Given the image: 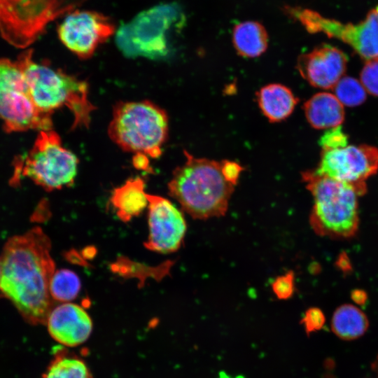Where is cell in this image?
<instances>
[{
  "mask_svg": "<svg viewBox=\"0 0 378 378\" xmlns=\"http://www.w3.org/2000/svg\"><path fill=\"white\" fill-rule=\"evenodd\" d=\"M50 250L48 235L36 227L9 238L0 256V290L31 324L46 323L53 308Z\"/></svg>",
  "mask_w": 378,
  "mask_h": 378,
  "instance_id": "6da1fadb",
  "label": "cell"
},
{
  "mask_svg": "<svg viewBox=\"0 0 378 378\" xmlns=\"http://www.w3.org/2000/svg\"><path fill=\"white\" fill-rule=\"evenodd\" d=\"M186 160L172 173L169 195L195 219L224 216L241 169L234 161L196 158L184 151Z\"/></svg>",
  "mask_w": 378,
  "mask_h": 378,
  "instance_id": "7a4b0ae2",
  "label": "cell"
},
{
  "mask_svg": "<svg viewBox=\"0 0 378 378\" xmlns=\"http://www.w3.org/2000/svg\"><path fill=\"white\" fill-rule=\"evenodd\" d=\"M16 61L24 74L29 94L41 111L52 114L65 106L74 116L73 129L90 125L95 108L89 99L85 81L53 68L48 62H35L31 49L21 52Z\"/></svg>",
  "mask_w": 378,
  "mask_h": 378,
  "instance_id": "3957f363",
  "label": "cell"
},
{
  "mask_svg": "<svg viewBox=\"0 0 378 378\" xmlns=\"http://www.w3.org/2000/svg\"><path fill=\"white\" fill-rule=\"evenodd\" d=\"M302 178L313 197L309 222L314 231L332 239L354 237L359 225L358 191L314 170L302 172Z\"/></svg>",
  "mask_w": 378,
  "mask_h": 378,
  "instance_id": "277c9868",
  "label": "cell"
},
{
  "mask_svg": "<svg viewBox=\"0 0 378 378\" xmlns=\"http://www.w3.org/2000/svg\"><path fill=\"white\" fill-rule=\"evenodd\" d=\"M168 116L148 100L117 104L108 126L111 139L136 155L158 158L168 136Z\"/></svg>",
  "mask_w": 378,
  "mask_h": 378,
  "instance_id": "5b68a950",
  "label": "cell"
},
{
  "mask_svg": "<svg viewBox=\"0 0 378 378\" xmlns=\"http://www.w3.org/2000/svg\"><path fill=\"white\" fill-rule=\"evenodd\" d=\"M186 22L176 3L156 5L122 24L115 33L117 46L127 57L161 59L169 51V36L180 31Z\"/></svg>",
  "mask_w": 378,
  "mask_h": 378,
  "instance_id": "8992f818",
  "label": "cell"
},
{
  "mask_svg": "<svg viewBox=\"0 0 378 378\" xmlns=\"http://www.w3.org/2000/svg\"><path fill=\"white\" fill-rule=\"evenodd\" d=\"M39 132L31 148L15 158L10 184L28 178L47 191L69 186L77 174V157L62 146L54 130Z\"/></svg>",
  "mask_w": 378,
  "mask_h": 378,
  "instance_id": "52a82bcc",
  "label": "cell"
},
{
  "mask_svg": "<svg viewBox=\"0 0 378 378\" xmlns=\"http://www.w3.org/2000/svg\"><path fill=\"white\" fill-rule=\"evenodd\" d=\"M85 1L0 0V34L15 48H27L43 34L49 23Z\"/></svg>",
  "mask_w": 378,
  "mask_h": 378,
  "instance_id": "ba28073f",
  "label": "cell"
},
{
  "mask_svg": "<svg viewBox=\"0 0 378 378\" xmlns=\"http://www.w3.org/2000/svg\"><path fill=\"white\" fill-rule=\"evenodd\" d=\"M52 114L34 103L17 61L0 59V118L6 132L52 130Z\"/></svg>",
  "mask_w": 378,
  "mask_h": 378,
  "instance_id": "9c48e42d",
  "label": "cell"
},
{
  "mask_svg": "<svg viewBox=\"0 0 378 378\" xmlns=\"http://www.w3.org/2000/svg\"><path fill=\"white\" fill-rule=\"evenodd\" d=\"M310 33H323L351 47L366 61L378 60V6L357 23H343L301 8H286Z\"/></svg>",
  "mask_w": 378,
  "mask_h": 378,
  "instance_id": "30bf717a",
  "label": "cell"
},
{
  "mask_svg": "<svg viewBox=\"0 0 378 378\" xmlns=\"http://www.w3.org/2000/svg\"><path fill=\"white\" fill-rule=\"evenodd\" d=\"M378 171V149L369 145L323 149L318 174L353 186L360 195L366 192L365 180Z\"/></svg>",
  "mask_w": 378,
  "mask_h": 378,
  "instance_id": "8fae6325",
  "label": "cell"
},
{
  "mask_svg": "<svg viewBox=\"0 0 378 378\" xmlns=\"http://www.w3.org/2000/svg\"><path fill=\"white\" fill-rule=\"evenodd\" d=\"M57 28L59 39L81 59L90 57L114 32L115 27L107 16L93 10H73Z\"/></svg>",
  "mask_w": 378,
  "mask_h": 378,
  "instance_id": "7c38bea8",
  "label": "cell"
},
{
  "mask_svg": "<svg viewBox=\"0 0 378 378\" xmlns=\"http://www.w3.org/2000/svg\"><path fill=\"white\" fill-rule=\"evenodd\" d=\"M147 197L149 234L145 246L161 253L176 251L187 228L182 212L166 198L150 194Z\"/></svg>",
  "mask_w": 378,
  "mask_h": 378,
  "instance_id": "4fadbf2b",
  "label": "cell"
},
{
  "mask_svg": "<svg viewBox=\"0 0 378 378\" xmlns=\"http://www.w3.org/2000/svg\"><path fill=\"white\" fill-rule=\"evenodd\" d=\"M346 55L338 48L322 45L301 55L297 68L311 85L321 89H332L343 77L347 64Z\"/></svg>",
  "mask_w": 378,
  "mask_h": 378,
  "instance_id": "5bb4252c",
  "label": "cell"
},
{
  "mask_svg": "<svg viewBox=\"0 0 378 378\" xmlns=\"http://www.w3.org/2000/svg\"><path fill=\"white\" fill-rule=\"evenodd\" d=\"M46 323L50 336L60 344L69 347L84 343L93 328L92 321L86 311L71 302L52 308Z\"/></svg>",
  "mask_w": 378,
  "mask_h": 378,
  "instance_id": "9a60e30c",
  "label": "cell"
},
{
  "mask_svg": "<svg viewBox=\"0 0 378 378\" xmlns=\"http://www.w3.org/2000/svg\"><path fill=\"white\" fill-rule=\"evenodd\" d=\"M306 118L316 129H330L340 126L344 119L343 104L335 94L319 92L304 104Z\"/></svg>",
  "mask_w": 378,
  "mask_h": 378,
  "instance_id": "2e32d148",
  "label": "cell"
},
{
  "mask_svg": "<svg viewBox=\"0 0 378 378\" xmlns=\"http://www.w3.org/2000/svg\"><path fill=\"white\" fill-rule=\"evenodd\" d=\"M256 97L262 113L272 122L286 119L298 102V97L288 88L279 83L261 88Z\"/></svg>",
  "mask_w": 378,
  "mask_h": 378,
  "instance_id": "e0dca14e",
  "label": "cell"
},
{
  "mask_svg": "<svg viewBox=\"0 0 378 378\" xmlns=\"http://www.w3.org/2000/svg\"><path fill=\"white\" fill-rule=\"evenodd\" d=\"M147 195L144 181L140 177L132 178L114 190L111 202L118 217L127 222L139 216L148 206Z\"/></svg>",
  "mask_w": 378,
  "mask_h": 378,
  "instance_id": "ac0fdd59",
  "label": "cell"
},
{
  "mask_svg": "<svg viewBox=\"0 0 378 378\" xmlns=\"http://www.w3.org/2000/svg\"><path fill=\"white\" fill-rule=\"evenodd\" d=\"M233 46L239 55L254 58L265 52L268 35L265 28L258 22L245 21L236 24L232 31Z\"/></svg>",
  "mask_w": 378,
  "mask_h": 378,
  "instance_id": "d6986e66",
  "label": "cell"
},
{
  "mask_svg": "<svg viewBox=\"0 0 378 378\" xmlns=\"http://www.w3.org/2000/svg\"><path fill=\"white\" fill-rule=\"evenodd\" d=\"M366 315L357 307L349 304L340 306L333 313L331 329L340 339L352 340L361 337L368 330Z\"/></svg>",
  "mask_w": 378,
  "mask_h": 378,
  "instance_id": "ffe728a7",
  "label": "cell"
},
{
  "mask_svg": "<svg viewBox=\"0 0 378 378\" xmlns=\"http://www.w3.org/2000/svg\"><path fill=\"white\" fill-rule=\"evenodd\" d=\"M42 378H92L86 363L64 349H58Z\"/></svg>",
  "mask_w": 378,
  "mask_h": 378,
  "instance_id": "44dd1931",
  "label": "cell"
},
{
  "mask_svg": "<svg viewBox=\"0 0 378 378\" xmlns=\"http://www.w3.org/2000/svg\"><path fill=\"white\" fill-rule=\"evenodd\" d=\"M81 287L77 274L67 269L55 272L50 286L52 300L60 302H70L78 295Z\"/></svg>",
  "mask_w": 378,
  "mask_h": 378,
  "instance_id": "7402d4cb",
  "label": "cell"
},
{
  "mask_svg": "<svg viewBox=\"0 0 378 378\" xmlns=\"http://www.w3.org/2000/svg\"><path fill=\"white\" fill-rule=\"evenodd\" d=\"M332 89L338 100L347 106L360 105L366 99L364 87L360 81L352 77L343 76Z\"/></svg>",
  "mask_w": 378,
  "mask_h": 378,
  "instance_id": "603a6c76",
  "label": "cell"
},
{
  "mask_svg": "<svg viewBox=\"0 0 378 378\" xmlns=\"http://www.w3.org/2000/svg\"><path fill=\"white\" fill-rule=\"evenodd\" d=\"M360 83L366 92L378 97V60L365 62L360 72Z\"/></svg>",
  "mask_w": 378,
  "mask_h": 378,
  "instance_id": "cb8c5ba5",
  "label": "cell"
},
{
  "mask_svg": "<svg viewBox=\"0 0 378 378\" xmlns=\"http://www.w3.org/2000/svg\"><path fill=\"white\" fill-rule=\"evenodd\" d=\"M294 273L289 271L278 276L272 283V290L279 300H287L294 293Z\"/></svg>",
  "mask_w": 378,
  "mask_h": 378,
  "instance_id": "d4e9b609",
  "label": "cell"
},
{
  "mask_svg": "<svg viewBox=\"0 0 378 378\" xmlns=\"http://www.w3.org/2000/svg\"><path fill=\"white\" fill-rule=\"evenodd\" d=\"M348 137L341 126L329 129L321 138L320 144L323 149H335L347 146Z\"/></svg>",
  "mask_w": 378,
  "mask_h": 378,
  "instance_id": "484cf974",
  "label": "cell"
},
{
  "mask_svg": "<svg viewBox=\"0 0 378 378\" xmlns=\"http://www.w3.org/2000/svg\"><path fill=\"white\" fill-rule=\"evenodd\" d=\"M325 321L323 312L317 307H311L305 312L300 322L303 324L306 333L309 334L321 329Z\"/></svg>",
  "mask_w": 378,
  "mask_h": 378,
  "instance_id": "4316f807",
  "label": "cell"
},
{
  "mask_svg": "<svg viewBox=\"0 0 378 378\" xmlns=\"http://www.w3.org/2000/svg\"><path fill=\"white\" fill-rule=\"evenodd\" d=\"M352 300L358 304H364L367 300L366 293L360 289H355L351 292Z\"/></svg>",
  "mask_w": 378,
  "mask_h": 378,
  "instance_id": "83f0119b",
  "label": "cell"
},
{
  "mask_svg": "<svg viewBox=\"0 0 378 378\" xmlns=\"http://www.w3.org/2000/svg\"><path fill=\"white\" fill-rule=\"evenodd\" d=\"M338 266L339 268L341 269L342 271H349L351 265L349 258L345 254H341L340 255L338 260Z\"/></svg>",
  "mask_w": 378,
  "mask_h": 378,
  "instance_id": "f1b7e54d",
  "label": "cell"
},
{
  "mask_svg": "<svg viewBox=\"0 0 378 378\" xmlns=\"http://www.w3.org/2000/svg\"><path fill=\"white\" fill-rule=\"evenodd\" d=\"M372 369L374 371V372L376 374V375H377V377L378 378V355H377L376 359L372 363Z\"/></svg>",
  "mask_w": 378,
  "mask_h": 378,
  "instance_id": "f546056e",
  "label": "cell"
}]
</instances>
